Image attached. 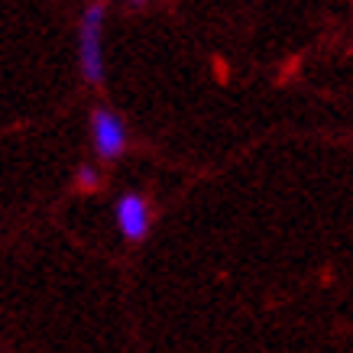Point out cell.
Segmentation results:
<instances>
[{
	"mask_svg": "<svg viewBox=\"0 0 353 353\" xmlns=\"http://www.w3.org/2000/svg\"><path fill=\"white\" fill-rule=\"evenodd\" d=\"M104 3H88L78 23V59H81V78L91 88L104 85Z\"/></svg>",
	"mask_w": 353,
	"mask_h": 353,
	"instance_id": "1",
	"label": "cell"
},
{
	"mask_svg": "<svg viewBox=\"0 0 353 353\" xmlns=\"http://www.w3.org/2000/svg\"><path fill=\"white\" fill-rule=\"evenodd\" d=\"M91 146L101 162H114L127 152V123L110 108L91 110Z\"/></svg>",
	"mask_w": 353,
	"mask_h": 353,
	"instance_id": "2",
	"label": "cell"
},
{
	"mask_svg": "<svg viewBox=\"0 0 353 353\" xmlns=\"http://www.w3.org/2000/svg\"><path fill=\"white\" fill-rule=\"evenodd\" d=\"M114 224H117L120 236L130 240V243H139L146 240L152 230V211L150 201L143 198L139 192H123L114 204Z\"/></svg>",
	"mask_w": 353,
	"mask_h": 353,
	"instance_id": "3",
	"label": "cell"
},
{
	"mask_svg": "<svg viewBox=\"0 0 353 353\" xmlns=\"http://www.w3.org/2000/svg\"><path fill=\"white\" fill-rule=\"evenodd\" d=\"M75 185L81 188V192H94L97 185H101V172H97V165H91V162L78 165V172H75Z\"/></svg>",
	"mask_w": 353,
	"mask_h": 353,
	"instance_id": "4",
	"label": "cell"
}]
</instances>
